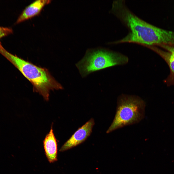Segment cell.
<instances>
[{
	"label": "cell",
	"mask_w": 174,
	"mask_h": 174,
	"mask_svg": "<svg viewBox=\"0 0 174 174\" xmlns=\"http://www.w3.org/2000/svg\"><path fill=\"white\" fill-rule=\"evenodd\" d=\"M110 12L129 30L125 36L112 44L131 43L143 46L174 44V31L157 27L140 19L129 9L125 0L114 1Z\"/></svg>",
	"instance_id": "obj_1"
},
{
	"label": "cell",
	"mask_w": 174,
	"mask_h": 174,
	"mask_svg": "<svg viewBox=\"0 0 174 174\" xmlns=\"http://www.w3.org/2000/svg\"><path fill=\"white\" fill-rule=\"evenodd\" d=\"M0 53L11 62L32 84L35 90L48 101L51 90L62 89V86L46 69L37 66L8 52L3 47Z\"/></svg>",
	"instance_id": "obj_2"
},
{
	"label": "cell",
	"mask_w": 174,
	"mask_h": 174,
	"mask_svg": "<svg viewBox=\"0 0 174 174\" xmlns=\"http://www.w3.org/2000/svg\"><path fill=\"white\" fill-rule=\"evenodd\" d=\"M145 103L139 96L122 94L118 98L116 114L107 133L136 124L144 118Z\"/></svg>",
	"instance_id": "obj_3"
},
{
	"label": "cell",
	"mask_w": 174,
	"mask_h": 174,
	"mask_svg": "<svg viewBox=\"0 0 174 174\" xmlns=\"http://www.w3.org/2000/svg\"><path fill=\"white\" fill-rule=\"evenodd\" d=\"M128 60L127 56L119 52L100 48L87 50L76 65L83 78L95 71L115 65H124Z\"/></svg>",
	"instance_id": "obj_4"
},
{
	"label": "cell",
	"mask_w": 174,
	"mask_h": 174,
	"mask_svg": "<svg viewBox=\"0 0 174 174\" xmlns=\"http://www.w3.org/2000/svg\"><path fill=\"white\" fill-rule=\"evenodd\" d=\"M160 46L167 51L162 50L155 46H147L146 47L156 53L166 62L170 72L164 82L168 86L174 85V45L165 44Z\"/></svg>",
	"instance_id": "obj_5"
},
{
	"label": "cell",
	"mask_w": 174,
	"mask_h": 174,
	"mask_svg": "<svg viewBox=\"0 0 174 174\" xmlns=\"http://www.w3.org/2000/svg\"><path fill=\"white\" fill-rule=\"evenodd\" d=\"M94 124V120L91 118L75 132L62 146L59 151L66 150L84 141L91 134Z\"/></svg>",
	"instance_id": "obj_6"
},
{
	"label": "cell",
	"mask_w": 174,
	"mask_h": 174,
	"mask_svg": "<svg viewBox=\"0 0 174 174\" xmlns=\"http://www.w3.org/2000/svg\"><path fill=\"white\" fill-rule=\"evenodd\" d=\"M49 0L35 1L27 6L18 18L16 23H18L38 14L44 7L51 2Z\"/></svg>",
	"instance_id": "obj_7"
},
{
	"label": "cell",
	"mask_w": 174,
	"mask_h": 174,
	"mask_svg": "<svg viewBox=\"0 0 174 174\" xmlns=\"http://www.w3.org/2000/svg\"><path fill=\"white\" fill-rule=\"evenodd\" d=\"M43 145L45 154L49 162L52 163L56 161L57 160V144L52 126L43 141Z\"/></svg>",
	"instance_id": "obj_8"
},
{
	"label": "cell",
	"mask_w": 174,
	"mask_h": 174,
	"mask_svg": "<svg viewBox=\"0 0 174 174\" xmlns=\"http://www.w3.org/2000/svg\"><path fill=\"white\" fill-rule=\"evenodd\" d=\"M13 33V30L11 28L0 26V45L1 44L0 41L1 38Z\"/></svg>",
	"instance_id": "obj_9"
}]
</instances>
